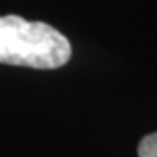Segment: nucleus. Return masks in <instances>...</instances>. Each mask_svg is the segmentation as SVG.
I'll list each match as a JSON object with an SVG mask.
<instances>
[{
	"label": "nucleus",
	"instance_id": "obj_1",
	"mask_svg": "<svg viewBox=\"0 0 157 157\" xmlns=\"http://www.w3.org/2000/svg\"><path fill=\"white\" fill-rule=\"evenodd\" d=\"M72 57V46L57 29L19 15H0V63L38 70L61 68Z\"/></svg>",
	"mask_w": 157,
	"mask_h": 157
},
{
	"label": "nucleus",
	"instance_id": "obj_2",
	"mask_svg": "<svg viewBox=\"0 0 157 157\" xmlns=\"http://www.w3.org/2000/svg\"><path fill=\"white\" fill-rule=\"evenodd\" d=\"M138 157H157V131L140 140Z\"/></svg>",
	"mask_w": 157,
	"mask_h": 157
}]
</instances>
